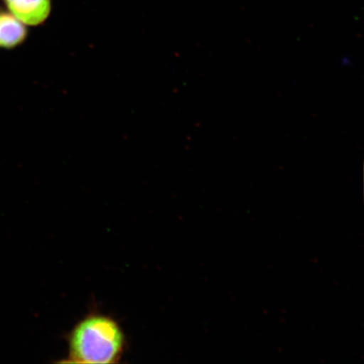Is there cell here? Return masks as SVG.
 I'll return each mask as SVG.
<instances>
[{"instance_id": "cell-2", "label": "cell", "mask_w": 364, "mask_h": 364, "mask_svg": "<svg viewBox=\"0 0 364 364\" xmlns=\"http://www.w3.org/2000/svg\"><path fill=\"white\" fill-rule=\"evenodd\" d=\"M9 11L28 26H39L51 13V0H4Z\"/></svg>"}, {"instance_id": "cell-3", "label": "cell", "mask_w": 364, "mask_h": 364, "mask_svg": "<svg viewBox=\"0 0 364 364\" xmlns=\"http://www.w3.org/2000/svg\"><path fill=\"white\" fill-rule=\"evenodd\" d=\"M26 36L24 23L10 12L0 11V48H16L24 42Z\"/></svg>"}, {"instance_id": "cell-1", "label": "cell", "mask_w": 364, "mask_h": 364, "mask_svg": "<svg viewBox=\"0 0 364 364\" xmlns=\"http://www.w3.org/2000/svg\"><path fill=\"white\" fill-rule=\"evenodd\" d=\"M68 344V363L112 364L121 360L126 338L113 318L93 313L77 323Z\"/></svg>"}, {"instance_id": "cell-4", "label": "cell", "mask_w": 364, "mask_h": 364, "mask_svg": "<svg viewBox=\"0 0 364 364\" xmlns=\"http://www.w3.org/2000/svg\"></svg>"}]
</instances>
